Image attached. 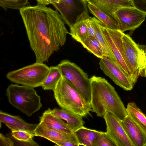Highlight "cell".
<instances>
[{
  "label": "cell",
  "mask_w": 146,
  "mask_h": 146,
  "mask_svg": "<svg viewBox=\"0 0 146 146\" xmlns=\"http://www.w3.org/2000/svg\"><path fill=\"white\" fill-rule=\"evenodd\" d=\"M36 62L47 61L64 44L70 33L56 10L37 4L19 10Z\"/></svg>",
  "instance_id": "1"
},
{
  "label": "cell",
  "mask_w": 146,
  "mask_h": 146,
  "mask_svg": "<svg viewBox=\"0 0 146 146\" xmlns=\"http://www.w3.org/2000/svg\"><path fill=\"white\" fill-rule=\"evenodd\" d=\"M90 80L91 111L98 117L109 112L120 120L127 115L126 108L117 93L107 80L93 76Z\"/></svg>",
  "instance_id": "2"
},
{
  "label": "cell",
  "mask_w": 146,
  "mask_h": 146,
  "mask_svg": "<svg viewBox=\"0 0 146 146\" xmlns=\"http://www.w3.org/2000/svg\"><path fill=\"white\" fill-rule=\"evenodd\" d=\"M53 91L56 101L61 108L82 117L90 114L91 105L86 102L76 88L62 76Z\"/></svg>",
  "instance_id": "3"
},
{
  "label": "cell",
  "mask_w": 146,
  "mask_h": 146,
  "mask_svg": "<svg viewBox=\"0 0 146 146\" xmlns=\"http://www.w3.org/2000/svg\"><path fill=\"white\" fill-rule=\"evenodd\" d=\"M6 94L9 103L28 117L42 107L40 97L34 88L11 84L6 89Z\"/></svg>",
  "instance_id": "4"
},
{
  "label": "cell",
  "mask_w": 146,
  "mask_h": 146,
  "mask_svg": "<svg viewBox=\"0 0 146 146\" xmlns=\"http://www.w3.org/2000/svg\"><path fill=\"white\" fill-rule=\"evenodd\" d=\"M122 40L125 58L134 85L139 76L146 77V46L136 43L124 33Z\"/></svg>",
  "instance_id": "5"
},
{
  "label": "cell",
  "mask_w": 146,
  "mask_h": 146,
  "mask_svg": "<svg viewBox=\"0 0 146 146\" xmlns=\"http://www.w3.org/2000/svg\"><path fill=\"white\" fill-rule=\"evenodd\" d=\"M50 70L43 63L32 64L9 72L7 78L11 82L34 88L41 86Z\"/></svg>",
  "instance_id": "6"
},
{
  "label": "cell",
  "mask_w": 146,
  "mask_h": 146,
  "mask_svg": "<svg viewBox=\"0 0 146 146\" xmlns=\"http://www.w3.org/2000/svg\"><path fill=\"white\" fill-rule=\"evenodd\" d=\"M57 66L62 76L76 88L86 102L91 105L90 83L87 74L68 60L61 61Z\"/></svg>",
  "instance_id": "7"
},
{
  "label": "cell",
  "mask_w": 146,
  "mask_h": 146,
  "mask_svg": "<svg viewBox=\"0 0 146 146\" xmlns=\"http://www.w3.org/2000/svg\"><path fill=\"white\" fill-rule=\"evenodd\" d=\"M100 25L102 31L113 52L117 63L133 84L132 76L124 54L122 40L124 33L119 30L108 28L100 21Z\"/></svg>",
  "instance_id": "8"
},
{
  "label": "cell",
  "mask_w": 146,
  "mask_h": 146,
  "mask_svg": "<svg viewBox=\"0 0 146 146\" xmlns=\"http://www.w3.org/2000/svg\"><path fill=\"white\" fill-rule=\"evenodd\" d=\"M146 15L134 7L119 8L113 14L119 30L122 32L133 31L144 21Z\"/></svg>",
  "instance_id": "9"
},
{
  "label": "cell",
  "mask_w": 146,
  "mask_h": 146,
  "mask_svg": "<svg viewBox=\"0 0 146 146\" xmlns=\"http://www.w3.org/2000/svg\"><path fill=\"white\" fill-rule=\"evenodd\" d=\"M100 69L116 85L126 91L132 90L134 84L116 61L104 56L99 62Z\"/></svg>",
  "instance_id": "10"
},
{
  "label": "cell",
  "mask_w": 146,
  "mask_h": 146,
  "mask_svg": "<svg viewBox=\"0 0 146 146\" xmlns=\"http://www.w3.org/2000/svg\"><path fill=\"white\" fill-rule=\"evenodd\" d=\"M103 117L106 126V134L117 146H134L121 125L120 119L108 112H106Z\"/></svg>",
  "instance_id": "11"
},
{
  "label": "cell",
  "mask_w": 146,
  "mask_h": 146,
  "mask_svg": "<svg viewBox=\"0 0 146 146\" xmlns=\"http://www.w3.org/2000/svg\"><path fill=\"white\" fill-rule=\"evenodd\" d=\"M34 134L35 136L45 138L54 143L58 142L68 141L80 145L74 132L70 134L62 133L49 128L41 122L38 124Z\"/></svg>",
  "instance_id": "12"
},
{
  "label": "cell",
  "mask_w": 146,
  "mask_h": 146,
  "mask_svg": "<svg viewBox=\"0 0 146 146\" xmlns=\"http://www.w3.org/2000/svg\"><path fill=\"white\" fill-rule=\"evenodd\" d=\"M120 122L134 146H145L146 135L129 116Z\"/></svg>",
  "instance_id": "13"
},
{
  "label": "cell",
  "mask_w": 146,
  "mask_h": 146,
  "mask_svg": "<svg viewBox=\"0 0 146 146\" xmlns=\"http://www.w3.org/2000/svg\"><path fill=\"white\" fill-rule=\"evenodd\" d=\"M0 121L11 131H25L34 135V131L38 124L27 123L19 116L12 115L1 111H0Z\"/></svg>",
  "instance_id": "14"
},
{
  "label": "cell",
  "mask_w": 146,
  "mask_h": 146,
  "mask_svg": "<svg viewBox=\"0 0 146 146\" xmlns=\"http://www.w3.org/2000/svg\"><path fill=\"white\" fill-rule=\"evenodd\" d=\"M87 3L95 6L114 19L113 14L119 8L134 7L131 0H88Z\"/></svg>",
  "instance_id": "15"
},
{
  "label": "cell",
  "mask_w": 146,
  "mask_h": 146,
  "mask_svg": "<svg viewBox=\"0 0 146 146\" xmlns=\"http://www.w3.org/2000/svg\"><path fill=\"white\" fill-rule=\"evenodd\" d=\"M90 17L87 12L84 10L77 16L74 23L70 27V34L74 39L80 43L88 36L86 22Z\"/></svg>",
  "instance_id": "16"
},
{
  "label": "cell",
  "mask_w": 146,
  "mask_h": 146,
  "mask_svg": "<svg viewBox=\"0 0 146 146\" xmlns=\"http://www.w3.org/2000/svg\"><path fill=\"white\" fill-rule=\"evenodd\" d=\"M40 121L49 128L62 133L69 134L74 133L67 123L52 113L50 108L43 112L40 117Z\"/></svg>",
  "instance_id": "17"
},
{
  "label": "cell",
  "mask_w": 146,
  "mask_h": 146,
  "mask_svg": "<svg viewBox=\"0 0 146 146\" xmlns=\"http://www.w3.org/2000/svg\"><path fill=\"white\" fill-rule=\"evenodd\" d=\"M50 112L59 118L67 122L68 125L74 132L83 126L85 122L82 117L72 112L63 108L50 109Z\"/></svg>",
  "instance_id": "18"
},
{
  "label": "cell",
  "mask_w": 146,
  "mask_h": 146,
  "mask_svg": "<svg viewBox=\"0 0 146 146\" xmlns=\"http://www.w3.org/2000/svg\"><path fill=\"white\" fill-rule=\"evenodd\" d=\"M94 31V36L101 44L104 56L115 61L113 52L103 34L100 25V21L95 17H90Z\"/></svg>",
  "instance_id": "19"
},
{
  "label": "cell",
  "mask_w": 146,
  "mask_h": 146,
  "mask_svg": "<svg viewBox=\"0 0 146 146\" xmlns=\"http://www.w3.org/2000/svg\"><path fill=\"white\" fill-rule=\"evenodd\" d=\"M102 131L89 129L84 126L79 128L74 133L80 145L93 146L94 143Z\"/></svg>",
  "instance_id": "20"
},
{
  "label": "cell",
  "mask_w": 146,
  "mask_h": 146,
  "mask_svg": "<svg viewBox=\"0 0 146 146\" xmlns=\"http://www.w3.org/2000/svg\"><path fill=\"white\" fill-rule=\"evenodd\" d=\"M126 109L127 115L146 135V115L134 102L129 103Z\"/></svg>",
  "instance_id": "21"
},
{
  "label": "cell",
  "mask_w": 146,
  "mask_h": 146,
  "mask_svg": "<svg viewBox=\"0 0 146 146\" xmlns=\"http://www.w3.org/2000/svg\"><path fill=\"white\" fill-rule=\"evenodd\" d=\"M87 6L90 12L107 27L119 30L117 23L112 17L90 3H88Z\"/></svg>",
  "instance_id": "22"
},
{
  "label": "cell",
  "mask_w": 146,
  "mask_h": 146,
  "mask_svg": "<svg viewBox=\"0 0 146 146\" xmlns=\"http://www.w3.org/2000/svg\"><path fill=\"white\" fill-rule=\"evenodd\" d=\"M60 14L63 21L70 27L69 17L74 12L75 7L74 0H61L58 3L52 4Z\"/></svg>",
  "instance_id": "23"
},
{
  "label": "cell",
  "mask_w": 146,
  "mask_h": 146,
  "mask_svg": "<svg viewBox=\"0 0 146 146\" xmlns=\"http://www.w3.org/2000/svg\"><path fill=\"white\" fill-rule=\"evenodd\" d=\"M62 77L58 66H51L50 67L49 73L41 87L44 90H53Z\"/></svg>",
  "instance_id": "24"
},
{
  "label": "cell",
  "mask_w": 146,
  "mask_h": 146,
  "mask_svg": "<svg viewBox=\"0 0 146 146\" xmlns=\"http://www.w3.org/2000/svg\"><path fill=\"white\" fill-rule=\"evenodd\" d=\"M83 46L98 58L104 56L102 46L95 37L87 36L80 43Z\"/></svg>",
  "instance_id": "25"
},
{
  "label": "cell",
  "mask_w": 146,
  "mask_h": 146,
  "mask_svg": "<svg viewBox=\"0 0 146 146\" xmlns=\"http://www.w3.org/2000/svg\"><path fill=\"white\" fill-rule=\"evenodd\" d=\"M28 2V0H0V6L5 11L9 9L20 10Z\"/></svg>",
  "instance_id": "26"
},
{
  "label": "cell",
  "mask_w": 146,
  "mask_h": 146,
  "mask_svg": "<svg viewBox=\"0 0 146 146\" xmlns=\"http://www.w3.org/2000/svg\"><path fill=\"white\" fill-rule=\"evenodd\" d=\"M93 146H117L116 143L106 133L102 132L94 141Z\"/></svg>",
  "instance_id": "27"
},
{
  "label": "cell",
  "mask_w": 146,
  "mask_h": 146,
  "mask_svg": "<svg viewBox=\"0 0 146 146\" xmlns=\"http://www.w3.org/2000/svg\"><path fill=\"white\" fill-rule=\"evenodd\" d=\"M11 135L13 138L19 141L29 140L33 139L34 136L29 132L23 130L11 131Z\"/></svg>",
  "instance_id": "28"
},
{
  "label": "cell",
  "mask_w": 146,
  "mask_h": 146,
  "mask_svg": "<svg viewBox=\"0 0 146 146\" xmlns=\"http://www.w3.org/2000/svg\"><path fill=\"white\" fill-rule=\"evenodd\" d=\"M134 7L146 15V0H131Z\"/></svg>",
  "instance_id": "29"
},
{
  "label": "cell",
  "mask_w": 146,
  "mask_h": 146,
  "mask_svg": "<svg viewBox=\"0 0 146 146\" xmlns=\"http://www.w3.org/2000/svg\"><path fill=\"white\" fill-rule=\"evenodd\" d=\"M13 141L9 137L5 136L3 134H0V146H13Z\"/></svg>",
  "instance_id": "30"
},
{
  "label": "cell",
  "mask_w": 146,
  "mask_h": 146,
  "mask_svg": "<svg viewBox=\"0 0 146 146\" xmlns=\"http://www.w3.org/2000/svg\"><path fill=\"white\" fill-rule=\"evenodd\" d=\"M14 139L17 142V145L27 146H38L39 145L36 142L34 141L33 139L25 141H19Z\"/></svg>",
  "instance_id": "31"
},
{
  "label": "cell",
  "mask_w": 146,
  "mask_h": 146,
  "mask_svg": "<svg viewBox=\"0 0 146 146\" xmlns=\"http://www.w3.org/2000/svg\"><path fill=\"white\" fill-rule=\"evenodd\" d=\"M90 17L88 19L86 22L88 33V36H94V30L92 24Z\"/></svg>",
  "instance_id": "32"
},
{
  "label": "cell",
  "mask_w": 146,
  "mask_h": 146,
  "mask_svg": "<svg viewBox=\"0 0 146 146\" xmlns=\"http://www.w3.org/2000/svg\"><path fill=\"white\" fill-rule=\"evenodd\" d=\"M37 4L46 6L50 4L53 3H58L61 0H36Z\"/></svg>",
  "instance_id": "33"
},
{
  "label": "cell",
  "mask_w": 146,
  "mask_h": 146,
  "mask_svg": "<svg viewBox=\"0 0 146 146\" xmlns=\"http://www.w3.org/2000/svg\"><path fill=\"white\" fill-rule=\"evenodd\" d=\"M56 146H79V145L76 143L68 142H58L54 143Z\"/></svg>",
  "instance_id": "34"
},
{
  "label": "cell",
  "mask_w": 146,
  "mask_h": 146,
  "mask_svg": "<svg viewBox=\"0 0 146 146\" xmlns=\"http://www.w3.org/2000/svg\"><path fill=\"white\" fill-rule=\"evenodd\" d=\"M83 3L86 4L88 2V0H80Z\"/></svg>",
  "instance_id": "35"
},
{
  "label": "cell",
  "mask_w": 146,
  "mask_h": 146,
  "mask_svg": "<svg viewBox=\"0 0 146 146\" xmlns=\"http://www.w3.org/2000/svg\"><path fill=\"white\" fill-rule=\"evenodd\" d=\"M145 146H146V145H145Z\"/></svg>",
  "instance_id": "36"
}]
</instances>
